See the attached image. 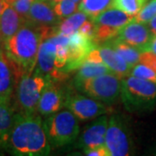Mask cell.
I'll return each mask as SVG.
<instances>
[{"instance_id": "1", "label": "cell", "mask_w": 156, "mask_h": 156, "mask_svg": "<svg viewBox=\"0 0 156 156\" xmlns=\"http://www.w3.org/2000/svg\"><path fill=\"white\" fill-rule=\"evenodd\" d=\"M50 148L44 122L37 114H15L5 149L15 155L44 156L50 154Z\"/></svg>"}, {"instance_id": "2", "label": "cell", "mask_w": 156, "mask_h": 156, "mask_svg": "<svg viewBox=\"0 0 156 156\" xmlns=\"http://www.w3.org/2000/svg\"><path fill=\"white\" fill-rule=\"evenodd\" d=\"M53 29L39 28L25 20L11 38L5 43V51L23 73L33 71L37 66L41 43L53 36Z\"/></svg>"}, {"instance_id": "3", "label": "cell", "mask_w": 156, "mask_h": 156, "mask_svg": "<svg viewBox=\"0 0 156 156\" xmlns=\"http://www.w3.org/2000/svg\"><path fill=\"white\" fill-rule=\"evenodd\" d=\"M121 99L129 112L153 110L156 107V83L128 76L122 79Z\"/></svg>"}, {"instance_id": "4", "label": "cell", "mask_w": 156, "mask_h": 156, "mask_svg": "<svg viewBox=\"0 0 156 156\" xmlns=\"http://www.w3.org/2000/svg\"><path fill=\"white\" fill-rule=\"evenodd\" d=\"M49 77L35 69L33 71L24 72L21 76L16 88V104L19 113L34 115Z\"/></svg>"}, {"instance_id": "5", "label": "cell", "mask_w": 156, "mask_h": 156, "mask_svg": "<svg viewBox=\"0 0 156 156\" xmlns=\"http://www.w3.org/2000/svg\"><path fill=\"white\" fill-rule=\"evenodd\" d=\"M50 146L61 147L77 139L80 133L78 119L70 110H62L50 115L44 122Z\"/></svg>"}, {"instance_id": "6", "label": "cell", "mask_w": 156, "mask_h": 156, "mask_svg": "<svg viewBox=\"0 0 156 156\" xmlns=\"http://www.w3.org/2000/svg\"><path fill=\"white\" fill-rule=\"evenodd\" d=\"M76 88L89 97L110 105L121 97L122 79L113 73L104 74L86 79Z\"/></svg>"}, {"instance_id": "7", "label": "cell", "mask_w": 156, "mask_h": 156, "mask_svg": "<svg viewBox=\"0 0 156 156\" xmlns=\"http://www.w3.org/2000/svg\"><path fill=\"white\" fill-rule=\"evenodd\" d=\"M131 16L115 7H108L92 20L95 25L94 42L95 44H102L116 37L120 30L128 23L134 20Z\"/></svg>"}, {"instance_id": "8", "label": "cell", "mask_w": 156, "mask_h": 156, "mask_svg": "<svg viewBox=\"0 0 156 156\" xmlns=\"http://www.w3.org/2000/svg\"><path fill=\"white\" fill-rule=\"evenodd\" d=\"M105 147L109 156H128L132 154L131 133L121 115H112L108 119Z\"/></svg>"}, {"instance_id": "9", "label": "cell", "mask_w": 156, "mask_h": 156, "mask_svg": "<svg viewBox=\"0 0 156 156\" xmlns=\"http://www.w3.org/2000/svg\"><path fill=\"white\" fill-rule=\"evenodd\" d=\"M64 107L72 112L79 121L97 118L109 111V108L100 101L78 94H67Z\"/></svg>"}, {"instance_id": "10", "label": "cell", "mask_w": 156, "mask_h": 156, "mask_svg": "<svg viewBox=\"0 0 156 156\" xmlns=\"http://www.w3.org/2000/svg\"><path fill=\"white\" fill-rule=\"evenodd\" d=\"M23 73L7 56L5 50L0 52V101L11 103L17 83Z\"/></svg>"}, {"instance_id": "11", "label": "cell", "mask_w": 156, "mask_h": 156, "mask_svg": "<svg viewBox=\"0 0 156 156\" xmlns=\"http://www.w3.org/2000/svg\"><path fill=\"white\" fill-rule=\"evenodd\" d=\"M67 46L69 49V59L66 66L62 69L64 74L78 69L86 60L89 51L97 45L93 39L77 30L69 36Z\"/></svg>"}, {"instance_id": "12", "label": "cell", "mask_w": 156, "mask_h": 156, "mask_svg": "<svg viewBox=\"0 0 156 156\" xmlns=\"http://www.w3.org/2000/svg\"><path fill=\"white\" fill-rule=\"evenodd\" d=\"M57 48V43L54 36L49 38L44 39L39 47L37 54V69L39 72L48 76L52 80L62 81L65 77L66 74L58 71L55 66L56 61V52Z\"/></svg>"}, {"instance_id": "13", "label": "cell", "mask_w": 156, "mask_h": 156, "mask_svg": "<svg viewBox=\"0 0 156 156\" xmlns=\"http://www.w3.org/2000/svg\"><path fill=\"white\" fill-rule=\"evenodd\" d=\"M67 93L63 90L62 85L56 83V80L49 78L41 98L39 100L37 112L41 115L49 116L60 111L66 99Z\"/></svg>"}, {"instance_id": "14", "label": "cell", "mask_w": 156, "mask_h": 156, "mask_svg": "<svg viewBox=\"0 0 156 156\" xmlns=\"http://www.w3.org/2000/svg\"><path fill=\"white\" fill-rule=\"evenodd\" d=\"M60 19L53 10V3L49 0H33L25 20L39 28H57Z\"/></svg>"}, {"instance_id": "15", "label": "cell", "mask_w": 156, "mask_h": 156, "mask_svg": "<svg viewBox=\"0 0 156 156\" xmlns=\"http://www.w3.org/2000/svg\"><path fill=\"white\" fill-rule=\"evenodd\" d=\"M108 123V117L102 115L84 129L78 139L77 147L87 149L105 145V136Z\"/></svg>"}, {"instance_id": "16", "label": "cell", "mask_w": 156, "mask_h": 156, "mask_svg": "<svg viewBox=\"0 0 156 156\" xmlns=\"http://www.w3.org/2000/svg\"><path fill=\"white\" fill-rule=\"evenodd\" d=\"M153 37L154 35L151 33L147 23L137 22L134 18L120 30L116 37V38L124 43L138 48L140 51L142 47L150 42Z\"/></svg>"}, {"instance_id": "17", "label": "cell", "mask_w": 156, "mask_h": 156, "mask_svg": "<svg viewBox=\"0 0 156 156\" xmlns=\"http://www.w3.org/2000/svg\"><path fill=\"white\" fill-rule=\"evenodd\" d=\"M97 48L99 50L102 62L115 75H116L121 79L130 76L132 67L110 45L107 43H104Z\"/></svg>"}, {"instance_id": "18", "label": "cell", "mask_w": 156, "mask_h": 156, "mask_svg": "<svg viewBox=\"0 0 156 156\" xmlns=\"http://www.w3.org/2000/svg\"><path fill=\"white\" fill-rule=\"evenodd\" d=\"M24 22L25 18L5 1L0 15V32L5 43L17 32Z\"/></svg>"}, {"instance_id": "19", "label": "cell", "mask_w": 156, "mask_h": 156, "mask_svg": "<svg viewBox=\"0 0 156 156\" xmlns=\"http://www.w3.org/2000/svg\"><path fill=\"white\" fill-rule=\"evenodd\" d=\"M14 117L15 114L11 103L0 101V149L6 148Z\"/></svg>"}, {"instance_id": "20", "label": "cell", "mask_w": 156, "mask_h": 156, "mask_svg": "<svg viewBox=\"0 0 156 156\" xmlns=\"http://www.w3.org/2000/svg\"><path fill=\"white\" fill-rule=\"evenodd\" d=\"M110 73L113 72L104 63H97L85 60L83 63L78 68L77 73L74 78V85L76 87L86 79Z\"/></svg>"}, {"instance_id": "21", "label": "cell", "mask_w": 156, "mask_h": 156, "mask_svg": "<svg viewBox=\"0 0 156 156\" xmlns=\"http://www.w3.org/2000/svg\"><path fill=\"white\" fill-rule=\"evenodd\" d=\"M106 43L110 45L132 68L139 62V58L141 52L138 48L128 44L116 37L111 39Z\"/></svg>"}, {"instance_id": "22", "label": "cell", "mask_w": 156, "mask_h": 156, "mask_svg": "<svg viewBox=\"0 0 156 156\" xmlns=\"http://www.w3.org/2000/svg\"><path fill=\"white\" fill-rule=\"evenodd\" d=\"M87 18L88 16L82 11L73 13L59 23L57 26V32L66 36H70L71 34L77 31L81 25L87 20Z\"/></svg>"}, {"instance_id": "23", "label": "cell", "mask_w": 156, "mask_h": 156, "mask_svg": "<svg viewBox=\"0 0 156 156\" xmlns=\"http://www.w3.org/2000/svg\"><path fill=\"white\" fill-rule=\"evenodd\" d=\"M111 3L112 0H82L78 11L85 13L89 19H93L107 10L111 5Z\"/></svg>"}, {"instance_id": "24", "label": "cell", "mask_w": 156, "mask_h": 156, "mask_svg": "<svg viewBox=\"0 0 156 156\" xmlns=\"http://www.w3.org/2000/svg\"><path fill=\"white\" fill-rule=\"evenodd\" d=\"M148 0H112L111 5L131 16H136Z\"/></svg>"}, {"instance_id": "25", "label": "cell", "mask_w": 156, "mask_h": 156, "mask_svg": "<svg viewBox=\"0 0 156 156\" xmlns=\"http://www.w3.org/2000/svg\"><path fill=\"white\" fill-rule=\"evenodd\" d=\"M77 9V4L71 0H61L53 4V10L59 18L69 17Z\"/></svg>"}, {"instance_id": "26", "label": "cell", "mask_w": 156, "mask_h": 156, "mask_svg": "<svg viewBox=\"0 0 156 156\" xmlns=\"http://www.w3.org/2000/svg\"><path fill=\"white\" fill-rule=\"evenodd\" d=\"M130 76L141 78V79H144V80L156 83L155 71H154L153 69H151L148 67L145 66L144 64L140 63V62H138L136 65H134V67L132 68Z\"/></svg>"}, {"instance_id": "27", "label": "cell", "mask_w": 156, "mask_h": 156, "mask_svg": "<svg viewBox=\"0 0 156 156\" xmlns=\"http://www.w3.org/2000/svg\"><path fill=\"white\" fill-rule=\"evenodd\" d=\"M156 16V0H150L134 17V20L140 23H147Z\"/></svg>"}, {"instance_id": "28", "label": "cell", "mask_w": 156, "mask_h": 156, "mask_svg": "<svg viewBox=\"0 0 156 156\" xmlns=\"http://www.w3.org/2000/svg\"><path fill=\"white\" fill-rule=\"evenodd\" d=\"M8 5L13 7L19 15L26 19L33 0H4Z\"/></svg>"}, {"instance_id": "29", "label": "cell", "mask_w": 156, "mask_h": 156, "mask_svg": "<svg viewBox=\"0 0 156 156\" xmlns=\"http://www.w3.org/2000/svg\"><path fill=\"white\" fill-rule=\"evenodd\" d=\"M139 62L144 64L156 72V54L150 51H144L140 53Z\"/></svg>"}, {"instance_id": "30", "label": "cell", "mask_w": 156, "mask_h": 156, "mask_svg": "<svg viewBox=\"0 0 156 156\" xmlns=\"http://www.w3.org/2000/svg\"><path fill=\"white\" fill-rule=\"evenodd\" d=\"M82 34L89 37L94 40V32H95V25L92 22V20H86L81 25V27L78 30Z\"/></svg>"}, {"instance_id": "31", "label": "cell", "mask_w": 156, "mask_h": 156, "mask_svg": "<svg viewBox=\"0 0 156 156\" xmlns=\"http://www.w3.org/2000/svg\"><path fill=\"white\" fill-rule=\"evenodd\" d=\"M84 153L86 155L89 156H109L107 147L104 146L92 147V148H87L84 149Z\"/></svg>"}, {"instance_id": "32", "label": "cell", "mask_w": 156, "mask_h": 156, "mask_svg": "<svg viewBox=\"0 0 156 156\" xmlns=\"http://www.w3.org/2000/svg\"><path fill=\"white\" fill-rule=\"evenodd\" d=\"M144 51H150L156 54V37H154L147 44L140 49V52H144Z\"/></svg>"}, {"instance_id": "33", "label": "cell", "mask_w": 156, "mask_h": 156, "mask_svg": "<svg viewBox=\"0 0 156 156\" xmlns=\"http://www.w3.org/2000/svg\"><path fill=\"white\" fill-rule=\"evenodd\" d=\"M147 26L150 30L151 33L154 35V37H156V16L153 17L150 21L147 23Z\"/></svg>"}, {"instance_id": "34", "label": "cell", "mask_w": 156, "mask_h": 156, "mask_svg": "<svg viewBox=\"0 0 156 156\" xmlns=\"http://www.w3.org/2000/svg\"><path fill=\"white\" fill-rule=\"evenodd\" d=\"M4 50H5V41H4L3 37H2L1 32H0V52Z\"/></svg>"}, {"instance_id": "35", "label": "cell", "mask_w": 156, "mask_h": 156, "mask_svg": "<svg viewBox=\"0 0 156 156\" xmlns=\"http://www.w3.org/2000/svg\"><path fill=\"white\" fill-rule=\"evenodd\" d=\"M4 5H5V1L4 0H0V15H1V11L3 10Z\"/></svg>"}, {"instance_id": "36", "label": "cell", "mask_w": 156, "mask_h": 156, "mask_svg": "<svg viewBox=\"0 0 156 156\" xmlns=\"http://www.w3.org/2000/svg\"><path fill=\"white\" fill-rule=\"evenodd\" d=\"M49 1H50L51 3H57V2H59V1H61V0H49Z\"/></svg>"}, {"instance_id": "37", "label": "cell", "mask_w": 156, "mask_h": 156, "mask_svg": "<svg viewBox=\"0 0 156 156\" xmlns=\"http://www.w3.org/2000/svg\"><path fill=\"white\" fill-rule=\"evenodd\" d=\"M71 1H73V2H75V3L78 4V3H79V2H81L82 0H71Z\"/></svg>"}]
</instances>
